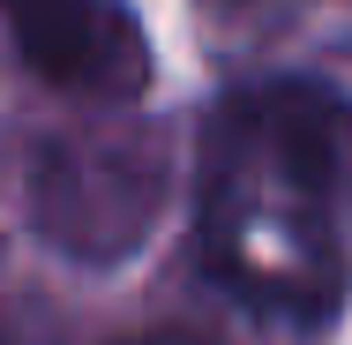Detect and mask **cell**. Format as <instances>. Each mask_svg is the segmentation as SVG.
Here are the masks:
<instances>
[{"label":"cell","mask_w":352,"mask_h":345,"mask_svg":"<svg viewBox=\"0 0 352 345\" xmlns=\"http://www.w3.org/2000/svg\"><path fill=\"white\" fill-rule=\"evenodd\" d=\"M352 173V105L322 83H255L225 98L203 143V263L225 293L285 323L345 300L338 188Z\"/></svg>","instance_id":"obj_1"},{"label":"cell","mask_w":352,"mask_h":345,"mask_svg":"<svg viewBox=\"0 0 352 345\" xmlns=\"http://www.w3.org/2000/svg\"><path fill=\"white\" fill-rule=\"evenodd\" d=\"M165 203V150L142 128H68L30 165V218L75 263H120Z\"/></svg>","instance_id":"obj_2"},{"label":"cell","mask_w":352,"mask_h":345,"mask_svg":"<svg viewBox=\"0 0 352 345\" xmlns=\"http://www.w3.org/2000/svg\"><path fill=\"white\" fill-rule=\"evenodd\" d=\"M0 23L53 90L120 105L150 83V38L120 0H0Z\"/></svg>","instance_id":"obj_3"},{"label":"cell","mask_w":352,"mask_h":345,"mask_svg":"<svg viewBox=\"0 0 352 345\" xmlns=\"http://www.w3.org/2000/svg\"><path fill=\"white\" fill-rule=\"evenodd\" d=\"M128 345H203V338H128Z\"/></svg>","instance_id":"obj_4"}]
</instances>
